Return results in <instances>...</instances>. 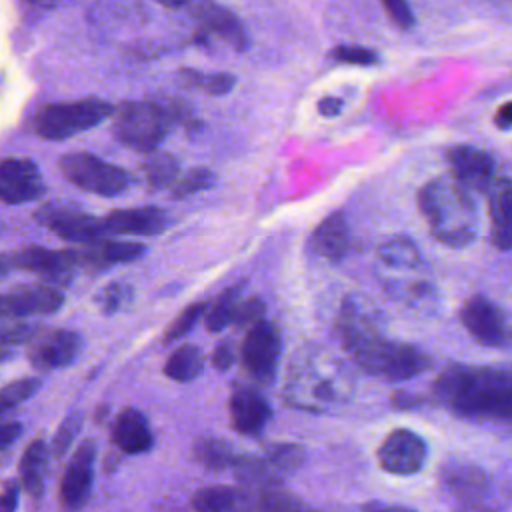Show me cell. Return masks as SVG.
Instances as JSON below:
<instances>
[{
  "mask_svg": "<svg viewBox=\"0 0 512 512\" xmlns=\"http://www.w3.org/2000/svg\"><path fill=\"white\" fill-rule=\"evenodd\" d=\"M214 184H216V174L208 168L198 166V168H192L186 174L178 176V180L170 188V194L176 200H184V198L194 196L198 192L210 190Z\"/></svg>",
  "mask_w": 512,
  "mask_h": 512,
  "instance_id": "836d02e7",
  "label": "cell"
},
{
  "mask_svg": "<svg viewBox=\"0 0 512 512\" xmlns=\"http://www.w3.org/2000/svg\"><path fill=\"white\" fill-rule=\"evenodd\" d=\"M348 244H350V232H348L346 218L342 214L326 216L310 236L312 252L330 262L342 260L348 250Z\"/></svg>",
  "mask_w": 512,
  "mask_h": 512,
  "instance_id": "cb8c5ba5",
  "label": "cell"
},
{
  "mask_svg": "<svg viewBox=\"0 0 512 512\" xmlns=\"http://www.w3.org/2000/svg\"><path fill=\"white\" fill-rule=\"evenodd\" d=\"M352 360L366 372L378 374L392 382L410 380L426 372L432 364L430 356L420 348L404 342H390L380 332L366 336L346 350Z\"/></svg>",
  "mask_w": 512,
  "mask_h": 512,
  "instance_id": "3957f363",
  "label": "cell"
},
{
  "mask_svg": "<svg viewBox=\"0 0 512 512\" xmlns=\"http://www.w3.org/2000/svg\"><path fill=\"white\" fill-rule=\"evenodd\" d=\"M64 296L58 288L38 282V284H18L8 292L0 294V314L6 318H28L46 316L60 310Z\"/></svg>",
  "mask_w": 512,
  "mask_h": 512,
  "instance_id": "8fae6325",
  "label": "cell"
},
{
  "mask_svg": "<svg viewBox=\"0 0 512 512\" xmlns=\"http://www.w3.org/2000/svg\"><path fill=\"white\" fill-rule=\"evenodd\" d=\"M452 178L468 192H486L494 176V158L490 152L458 144L446 152Z\"/></svg>",
  "mask_w": 512,
  "mask_h": 512,
  "instance_id": "5bb4252c",
  "label": "cell"
},
{
  "mask_svg": "<svg viewBox=\"0 0 512 512\" xmlns=\"http://www.w3.org/2000/svg\"><path fill=\"white\" fill-rule=\"evenodd\" d=\"M310 512H316V510H310Z\"/></svg>",
  "mask_w": 512,
  "mask_h": 512,
  "instance_id": "6f0895ef",
  "label": "cell"
},
{
  "mask_svg": "<svg viewBox=\"0 0 512 512\" xmlns=\"http://www.w3.org/2000/svg\"><path fill=\"white\" fill-rule=\"evenodd\" d=\"M204 370V354L194 344L178 346L164 364V374L176 382H190Z\"/></svg>",
  "mask_w": 512,
  "mask_h": 512,
  "instance_id": "4316f807",
  "label": "cell"
},
{
  "mask_svg": "<svg viewBox=\"0 0 512 512\" xmlns=\"http://www.w3.org/2000/svg\"><path fill=\"white\" fill-rule=\"evenodd\" d=\"M378 256L390 266H416L420 262L418 248L404 236L388 238L378 246Z\"/></svg>",
  "mask_w": 512,
  "mask_h": 512,
  "instance_id": "e575fe53",
  "label": "cell"
},
{
  "mask_svg": "<svg viewBox=\"0 0 512 512\" xmlns=\"http://www.w3.org/2000/svg\"><path fill=\"white\" fill-rule=\"evenodd\" d=\"M112 442L126 454L148 452L154 442L148 418L136 408H124L114 420Z\"/></svg>",
  "mask_w": 512,
  "mask_h": 512,
  "instance_id": "603a6c76",
  "label": "cell"
},
{
  "mask_svg": "<svg viewBox=\"0 0 512 512\" xmlns=\"http://www.w3.org/2000/svg\"><path fill=\"white\" fill-rule=\"evenodd\" d=\"M34 220L54 232L58 238L76 244H92L102 240L104 226L92 214L60 206V204H44L34 212Z\"/></svg>",
  "mask_w": 512,
  "mask_h": 512,
  "instance_id": "52a82bcc",
  "label": "cell"
},
{
  "mask_svg": "<svg viewBox=\"0 0 512 512\" xmlns=\"http://www.w3.org/2000/svg\"><path fill=\"white\" fill-rule=\"evenodd\" d=\"M434 396L458 416L512 426V368L448 366L434 382Z\"/></svg>",
  "mask_w": 512,
  "mask_h": 512,
  "instance_id": "6da1fadb",
  "label": "cell"
},
{
  "mask_svg": "<svg viewBox=\"0 0 512 512\" xmlns=\"http://www.w3.org/2000/svg\"><path fill=\"white\" fill-rule=\"evenodd\" d=\"M228 410H230L232 428L246 436L260 434L272 416V410L266 398L258 390L248 386H240L232 392Z\"/></svg>",
  "mask_w": 512,
  "mask_h": 512,
  "instance_id": "d6986e66",
  "label": "cell"
},
{
  "mask_svg": "<svg viewBox=\"0 0 512 512\" xmlns=\"http://www.w3.org/2000/svg\"><path fill=\"white\" fill-rule=\"evenodd\" d=\"M212 364L218 368V370H228L232 364H234V352L230 348V344L222 342L214 348L212 352Z\"/></svg>",
  "mask_w": 512,
  "mask_h": 512,
  "instance_id": "ee69618b",
  "label": "cell"
},
{
  "mask_svg": "<svg viewBox=\"0 0 512 512\" xmlns=\"http://www.w3.org/2000/svg\"><path fill=\"white\" fill-rule=\"evenodd\" d=\"M236 486H206L192 494V508L196 512H232Z\"/></svg>",
  "mask_w": 512,
  "mask_h": 512,
  "instance_id": "4dcf8cb0",
  "label": "cell"
},
{
  "mask_svg": "<svg viewBox=\"0 0 512 512\" xmlns=\"http://www.w3.org/2000/svg\"><path fill=\"white\" fill-rule=\"evenodd\" d=\"M176 76L182 86L198 90L206 96H224L232 92L236 84V78L228 72H200L192 68H180Z\"/></svg>",
  "mask_w": 512,
  "mask_h": 512,
  "instance_id": "f546056e",
  "label": "cell"
},
{
  "mask_svg": "<svg viewBox=\"0 0 512 512\" xmlns=\"http://www.w3.org/2000/svg\"><path fill=\"white\" fill-rule=\"evenodd\" d=\"M146 246L140 242H120V240H96L86 244L84 250H78L80 268L102 270L114 264H128L142 258Z\"/></svg>",
  "mask_w": 512,
  "mask_h": 512,
  "instance_id": "7402d4cb",
  "label": "cell"
},
{
  "mask_svg": "<svg viewBox=\"0 0 512 512\" xmlns=\"http://www.w3.org/2000/svg\"><path fill=\"white\" fill-rule=\"evenodd\" d=\"M330 56L338 62L352 64V66H370L378 62V54L374 50L364 46H354V44H338L332 48Z\"/></svg>",
  "mask_w": 512,
  "mask_h": 512,
  "instance_id": "60d3db41",
  "label": "cell"
},
{
  "mask_svg": "<svg viewBox=\"0 0 512 512\" xmlns=\"http://www.w3.org/2000/svg\"><path fill=\"white\" fill-rule=\"evenodd\" d=\"M12 270H16L14 254H0V278L8 276Z\"/></svg>",
  "mask_w": 512,
  "mask_h": 512,
  "instance_id": "f5cc1de1",
  "label": "cell"
},
{
  "mask_svg": "<svg viewBox=\"0 0 512 512\" xmlns=\"http://www.w3.org/2000/svg\"><path fill=\"white\" fill-rule=\"evenodd\" d=\"M280 358V334L274 324L262 320L254 328L248 330L242 348H240V360L244 370L258 382L268 384L278 366Z\"/></svg>",
  "mask_w": 512,
  "mask_h": 512,
  "instance_id": "ba28073f",
  "label": "cell"
},
{
  "mask_svg": "<svg viewBox=\"0 0 512 512\" xmlns=\"http://www.w3.org/2000/svg\"><path fill=\"white\" fill-rule=\"evenodd\" d=\"M62 176L80 190L98 196H118L128 190L130 174L90 152H70L58 162Z\"/></svg>",
  "mask_w": 512,
  "mask_h": 512,
  "instance_id": "8992f818",
  "label": "cell"
},
{
  "mask_svg": "<svg viewBox=\"0 0 512 512\" xmlns=\"http://www.w3.org/2000/svg\"><path fill=\"white\" fill-rule=\"evenodd\" d=\"M18 506V484L8 482L0 492V512H14Z\"/></svg>",
  "mask_w": 512,
  "mask_h": 512,
  "instance_id": "f6af8a7d",
  "label": "cell"
},
{
  "mask_svg": "<svg viewBox=\"0 0 512 512\" xmlns=\"http://www.w3.org/2000/svg\"><path fill=\"white\" fill-rule=\"evenodd\" d=\"M266 458L274 464V468L278 472H292L296 468H300L306 460V452L300 444H292V442H276V444H268L266 446Z\"/></svg>",
  "mask_w": 512,
  "mask_h": 512,
  "instance_id": "d590c367",
  "label": "cell"
},
{
  "mask_svg": "<svg viewBox=\"0 0 512 512\" xmlns=\"http://www.w3.org/2000/svg\"><path fill=\"white\" fill-rule=\"evenodd\" d=\"M428 456L426 442L412 430L398 428L392 430L378 448L380 466L398 476H408L418 472Z\"/></svg>",
  "mask_w": 512,
  "mask_h": 512,
  "instance_id": "4fadbf2b",
  "label": "cell"
},
{
  "mask_svg": "<svg viewBox=\"0 0 512 512\" xmlns=\"http://www.w3.org/2000/svg\"><path fill=\"white\" fill-rule=\"evenodd\" d=\"M28 4H36V6H44V4H52L56 0H26Z\"/></svg>",
  "mask_w": 512,
  "mask_h": 512,
  "instance_id": "11a10c76",
  "label": "cell"
},
{
  "mask_svg": "<svg viewBox=\"0 0 512 512\" xmlns=\"http://www.w3.org/2000/svg\"><path fill=\"white\" fill-rule=\"evenodd\" d=\"M342 106H344V102H342L340 98H336V96H324V98L318 100V112H320L322 116H326V118L338 116L340 110H342Z\"/></svg>",
  "mask_w": 512,
  "mask_h": 512,
  "instance_id": "7dc6e473",
  "label": "cell"
},
{
  "mask_svg": "<svg viewBox=\"0 0 512 512\" xmlns=\"http://www.w3.org/2000/svg\"><path fill=\"white\" fill-rule=\"evenodd\" d=\"M460 322L482 346H502L506 342L504 316L494 302L484 296H470L460 308Z\"/></svg>",
  "mask_w": 512,
  "mask_h": 512,
  "instance_id": "2e32d148",
  "label": "cell"
},
{
  "mask_svg": "<svg viewBox=\"0 0 512 512\" xmlns=\"http://www.w3.org/2000/svg\"><path fill=\"white\" fill-rule=\"evenodd\" d=\"M382 8L386 10L388 18L398 26V28H412L414 26V14L408 4V0H380Z\"/></svg>",
  "mask_w": 512,
  "mask_h": 512,
  "instance_id": "7bdbcfd3",
  "label": "cell"
},
{
  "mask_svg": "<svg viewBox=\"0 0 512 512\" xmlns=\"http://www.w3.org/2000/svg\"><path fill=\"white\" fill-rule=\"evenodd\" d=\"M392 404L396 408H414L418 404H422V398L420 396H414V394H408L404 390H398L392 394Z\"/></svg>",
  "mask_w": 512,
  "mask_h": 512,
  "instance_id": "681fc988",
  "label": "cell"
},
{
  "mask_svg": "<svg viewBox=\"0 0 512 512\" xmlns=\"http://www.w3.org/2000/svg\"><path fill=\"white\" fill-rule=\"evenodd\" d=\"M194 458L198 464H202L208 470H228L232 468L238 452L234 446L224 438H198L192 446Z\"/></svg>",
  "mask_w": 512,
  "mask_h": 512,
  "instance_id": "f1b7e54d",
  "label": "cell"
},
{
  "mask_svg": "<svg viewBox=\"0 0 512 512\" xmlns=\"http://www.w3.org/2000/svg\"><path fill=\"white\" fill-rule=\"evenodd\" d=\"M28 344V360L38 370L64 368L80 352V336L66 328H38Z\"/></svg>",
  "mask_w": 512,
  "mask_h": 512,
  "instance_id": "30bf717a",
  "label": "cell"
},
{
  "mask_svg": "<svg viewBox=\"0 0 512 512\" xmlns=\"http://www.w3.org/2000/svg\"><path fill=\"white\" fill-rule=\"evenodd\" d=\"M230 470H234V476L240 480L242 486H254V488L280 486L282 472H278L266 456L238 452Z\"/></svg>",
  "mask_w": 512,
  "mask_h": 512,
  "instance_id": "d4e9b609",
  "label": "cell"
},
{
  "mask_svg": "<svg viewBox=\"0 0 512 512\" xmlns=\"http://www.w3.org/2000/svg\"><path fill=\"white\" fill-rule=\"evenodd\" d=\"M16 270H26L36 274L50 286L68 284L74 270L80 268L78 250H50L42 246H26L14 252Z\"/></svg>",
  "mask_w": 512,
  "mask_h": 512,
  "instance_id": "9c48e42d",
  "label": "cell"
},
{
  "mask_svg": "<svg viewBox=\"0 0 512 512\" xmlns=\"http://www.w3.org/2000/svg\"><path fill=\"white\" fill-rule=\"evenodd\" d=\"M40 384L42 382L38 378H20V380L8 382L4 388H0V406L10 410L12 406L22 404L40 388Z\"/></svg>",
  "mask_w": 512,
  "mask_h": 512,
  "instance_id": "ab89813d",
  "label": "cell"
},
{
  "mask_svg": "<svg viewBox=\"0 0 512 512\" xmlns=\"http://www.w3.org/2000/svg\"><path fill=\"white\" fill-rule=\"evenodd\" d=\"M46 194L44 178L36 162L28 158L0 160V202L26 204Z\"/></svg>",
  "mask_w": 512,
  "mask_h": 512,
  "instance_id": "7c38bea8",
  "label": "cell"
},
{
  "mask_svg": "<svg viewBox=\"0 0 512 512\" xmlns=\"http://www.w3.org/2000/svg\"><path fill=\"white\" fill-rule=\"evenodd\" d=\"M158 2L160 6L164 8H170V10H194L196 6H200L204 0H154Z\"/></svg>",
  "mask_w": 512,
  "mask_h": 512,
  "instance_id": "f907efd6",
  "label": "cell"
},
{
  "mask_svg": "<svg viewBox=\"0 0 512 512\" xmlns=\"http://www.w3.org/2000/svg\"><path fill=\"white\" fill-rule=\"evenodd\" d=\"M484 194L490 218V242L498 250H512V180L494 178Z\"/></svg>",
  "mask_w": 512,
  "mask_h": 512,
  "instance_id": "ac0fdd59",
  "label": "cell"
},
{
  "mask_svg": "<svg viewBox=\"0 0 512 512\" xmlns=\"http://www.w3.org/2000/svg\"><path fill=\"white\" fill-rule=\"evenodd\" d=\"M418 208L436 240L462 248L476 238V208L470 192L452 176H438L418 192Z\"/></svg>",
  "mask_w": 512,
  "mask_h": 512,
  "instance_id": "7a4b0ae2",
  "label": "cell"
},
{
  "mask_svg": "<svg viewBox=\"0 0 512 512\" xmlns=\"http://www.w3.org/2000/svg\"><path fill=\"white\" fill-rule=\"evenodd\" d=\"M20 432H22L20 422H2L0 424V450L8 448L12 442H16Z\"/></svg>",
  "mask_w": 512,
  "mask_h": 512,
  "instance_id": "bcb514c9",
  "label": "cell"
},
{
  "mask_svg": "<svg viewBox=\"0 0 512 512\" xmlns=\"http://www.w3.org/2000/svg\"><path fill=\"white\" fill-rule=\"evenodd\" d=\"M266 314V304L258 296H250L244 300H238L234 314H232V324L238 328H254L264 320Z\"/></svg>",
  "mask_w": 512,
  "mask_h": 512,
  "instance_id": "f35d334b",
  "label": "cell"
},
{
  "mask_svg": "<svg viewBox=\"0 0 512 512\" xmlns=\"http://www.w3.org/2000/svg\"><path fill=\"white\" fill-rule=\"evenodd\" d=\"M142 172L152 190H164L172 188V184L180 176V164L178 160L162 150H152L142 162Z\"/></svg>",
  "mask_w": 512,
  "mask_h": 512,
  "instance_id": "83f0119b",
  "label": "cell"
},
{
  "mask_svg": "<svg viewBox=\"0 0 512 512\" xmlns=\"http://www.w3.org/2000/svg\"><path fill=\"white\" fill-rule=\"evenodd\" d=\"M2 412H6V408H4V406H0V414H2Z\"/></svg>",
  "mask_w": 512,
  "mask_h": 512,
  "instance_id": "9f6ffc18",
  "label": "cell"
},
{
  "mask_svg": "<svg viewBox=\"0 0 512 512\" xmlns=\"http://www.w3.org/2000/svg\"><path fill=\"white\" fill-rule=\"evenodd\" d=\"M48 462V446L44 440H34L26 446L20 458V484L32 498H40L44 488V472Z\"/></svg>",
  "mask_w": 512,
  "mask_h": 512,
  "instance_id": "484cf974",
  "label": "cell"
},
{
  "mask_svg": "<svg viewBox=\"0 0 512 512\" xmlns=\"http://www.w3.org/2000/svg\"><path fill=\"white\" fill-rule=\"evenodd\" d=\"M152 102H156L160 106V110L166 114V118L170 120V124H178L182 128H186L188 132H194L202 126V122L196 118L194 110L188 106L186 100L178 98V96H170V94H154Z\"/></svg>",
  "mask_w": 512,
  "mask_h": 512,
  "instance_id": "1f68e13d",
  "label": "cell"
},
{
  "mask_svg": "<svg viewBox=\"0 0 512 512\" xmlns=\"http://www.w3.org/2000/svg\"><path fill=\"white\" fill-rule=\"evenodd\" d=\"M494 124L500 130H510L512 128V100L498 106V110L494 112Z\"/></svg>",
  "mask_w": 512,
  "mask_h": 512,
  "instance_id": "c3c4849f",
  "label": "cell"
},
{
  "mask_svg": "<svg viewBox=\"0 0 512 512\" xmlns=\"http://www.w3.org/2000/svg\"><path fill=\"white\" fill-rule=\"evenodd\" d=\"M456 512H492L488 506H484V502H478V504H464V506H458Z\"/></svg>",
  "mask_w": 512,
  "mask_h": 512,
  "instance_id": "db71d44e",
  "label": "cell"
},
{
  "mask_svg": "<svg viewBox=\"0 0 512 512\" xmlns=\"http://www.w3.org/2000/svg\"><path fill=\"white\" fill-rule=\"evenodd\" d=\"M80 426H82V418H80L78 412H72V414L60 424V428H58V432L54 434V440H52V454H54L56 458H62V456L66 454V450L70 448V444H72L76 432L80 430Z\"/></svg>",
  "mask_w": 512,
  "mask_h": 512,
  "instance_id": "b9f144b4",
  "label": "cell"
},
{
  "mask_svg": "<svg viewBox=\"0 0 512 512\" xmlns=\"http://www.w3.org/2000/svg\"><path fill=\"white\" fill-rule=\"evenodd\" d=\"M170 128V120L152 100L122 102L114 110L112 134L120 144L138 152L158 150Z\"/></svg>",
  "mask_w": 512,
  "mask_h": 512,
  "instance_id": "5b68a950",
  "label": "cell"
},
{
  "mask_svg": "<svg viewBox=\"0 0 512 512\" xmlns=\"http://www.w3.org/2000/svg\"><path fill=\"white\" fill-rule=\"evenodd\" d=\"M360 512H416L412 508H404V506H386L380 502H370L366 506H362Z\"/></svg>",
  "mask_w": 512,
  "mask_h": 512,
  "instance_id": "816d5d0a",
  "label": "cell"
},
{
  "mask_svg": "<svg viewBox=\"0 0 512 512\" xmlns=\"http://www.w3.org/2000/svg\"><path fill=\"white\" fill-rule=\"evenodd\" d=\"M94 458V440H84L68 460L60 482V502L66 510H78L90 498L94 482Z\"/></svg>",
  "mask_w": 512,
  "mask_h": 512,
  "instance_id": "9a60e30c",
  "label": "cell"
},
{
  "mask_svg": "<svg viewBox=\"0 0 512 512\" xmlns=\"http://www.w3.org/2000/svg\"><path fill=\"white\" fill-rule=\"evenodd\" d=\"M206 308H208L206 302H194V304L186 306V308L174 318V322L168 326V330H166V334H164V342H174V340L186 336V334L196 326V322L204 316Z\"/></svg>",
  "mask_w": 512,
  "mask_h": 512,
  "instance_id": "8d00e7d4",
  "label": "cell"
},
{
  "mask_svg": "<svg viewBox=\"0 0 512 512\" xmlns=\"http://www.w3.org/2000/svg\"><path fill=\"white\" fill-rule=\"evenodd\" d=\"M132 294H134L132 286L124 282H110L100 290V294L96 296V302L104 314H114L132 300Z\"/></svg>",
  "mask_w": 512,
  "mask_h": 512,
  "instance_id": "74e56055",
  "label": "cell"
},
{
  "mask_svg": "<svg viewBox=\"0 0 512 512\" xmlns=\"http://www.w3.org/2000/svg\"><path fill=\"white\" fill-rule=\"evenodd\" d=\"M238 294H240L238 286L226 288L224 292H220V296L214 300V304L210 308H206L204 320H206V328L210 332H220L228 324H232V314L238 304Z\"/></svg>",
  "mask_w": 512,
  "mask_h": 512,
  "instance_id": "d6a6232c",
  "label": "cell"
},
{
  "mask_svg": "<svg viewBox=\"0 0 512 512\" xmlns=\"http://www.w3.org/2000/svg\"><path fill=\"white\" fill-rule=\"evenodd\" d=\"M114 114V106L102 98L50 102L32 116V130L44 140H66L102 124Z\"/></svg>",
  "mask_w": 512,
  "mask_h": 512,
  "instance_id": "277c9868",
  "label": "cell"
},
{
  "mask_svg": "<svg viewBox=\"0 0 512 512\" xmlns=\"http://www.w3.org/2000/svg\"><path fill=\"white\" fill-rule=\"evenodd\" d=\"M438 476L444 492L460 506L484 502L488 494V476L474 464H446Z\"/></svg>",
  "mask_w": 512,
  "mask_h": 512,
  "instance_id": "ffe728a7",
  "label": "cell"
},
{
  "mask_svg": "<svg viewBox=\"0 0 512 512\" xmlns=\"http://www.w3.org/2000/svg\"><path fill=\"white\" fill-rule=\"evenodd\" d=\"M102 226H104V232H112V234L154 236L166 230L168 212L158 206L118 208L104 216Z\"/></svg>",
  "mask_w": 512,
  "mask_h": 512,
  "instance_id": "e0dca14e",
  "label": "cell"
},
{
  "mask_svg": "<svg viewBox=\"0 0 512 512\" xmlns=\"http://www.w3.org/2000/svg\"><path fill=\"white\" fill-rule=\"evenodd\" d=\"M192 14L208 34L218 36L230 48L240 52L248 46V36H246L242 22L228 8L214 4L212 0H204L200 6H196L192 10Z\"/></svg>",
  "mask_w": 512,
  "mask_h": 512,
  "instance_id": "44dd1931",
  "label": "cell"
}]
</instances>
